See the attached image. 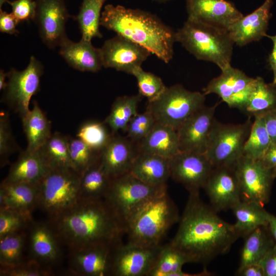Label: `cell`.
Returning a JSON list of instances; mask_svg holds the SVG:
<instances>
[{
    "mask_svg": "<svg viewBox=\"0 0 276 276\" xmlns=\"http://www.w3.org/2000/svg\"><path fill=\"white\" fill-rule=\"evenodd\" d=\"M113 134L104 122L88 121L80 125L77 137L93 150L101 153Z\"/></svg>",
    "mask_w": 276,
    "mask_h": 276,
    "instance_id": "ab89813d",
    "label": "cell"
},
{
    "mask_svg": "<svg viewBox=\"0 0 276 276\" xmlns=\"http://www.w3.org/2000/svg\"><path fill=\"white\" fill-rule=\"evenodd\" d=\"M179 219L177 208L167 192L158 195L143 204L126 222L127 242L148 247L158 246Z\"/></svg>",
    "mask_w": 276,
    "mask_h": 276,
    "instance_id": "277c9868",
    "label": "cell"
},
{
    "mask_svg": "<svg viewBox=\"0 0 276 276\" xmlns=\"http://www.w3.org/2000/svg\"><path fill=\"white\" fill-rule=\"evenodd\" d=\"M39 151L51 168L73 169L70 155L69 137L57 132L52 133Z\"/></svg>",
    "mask_w": 276,
    "mask_h": 276,
    "instance_id": "d590c367",
    "label": "cell"
},
{
    "mask_svg": "<svg viewBox=\"0 0 276 276\" xmlns=\"http://www.w3.org/2000/svg\"><path fill=\"white\" fill-rule=\"evenodd\" d=\"M272 4L273 0H265L258 9L243 16L229 28L228 32L234 44L242 47L267 36Z\"/></svg>",
    "mask_w": 276,
    "mask_h": 276,
    "instance_id": "603a6c76",
    "label": "cell"
},
{
    "mask_svg": "<svg viewBox=\"0 0 276 276\" xmlns=\"http://www.w3.org/2000/svg\"><path fill=\"white\" fill-rule=\"evenodd\" d=\"M239 238L233 224L222 219L205 203L199 192L189 193L177 231L170 244L190 263H207L225 254Z\"/></svg>",
    "mask_w": 276,
    "mask_h": 276,
    "instance_id": "6da1fadb",
    "label": "cell"
},
{
    "mask_svg": "<svg viewBox=\"0 0 276 276\" xmlns=\"http://www.w3.org/2000/svg\"><path fill=\"white\" fill-rule=\"evenodd\" d=\"M51 169L39 150L20 152L3 182L38 185Z\"/></svg>",
    "mask_w": 276,
    "mask_h": 276,
    "instance_id": "d4e9b609",
    "label": "cell"
},
{
    "mask_svg": "<svg viewBox=\"0 0 276 276\" xmlns=\"http://www.w3.org/2000/svg\"><path fill=\"white\" fill-rule=\"evenodd\" d=\"M219 104L204 105L180 126L177 130L180 151L205 153Z\"/></svg>",
    "mask_w": 276,
    "mask_h": 276,
    "instance_id": "e0dca14e",
    "label": "cell"
},
{
    "mask_svg": "<svg viewBox=\"0 0 276 276\" xmlns=\"http://www.w3.org/2000/svg\"><path fill=\"white\" fill-rule=\"evenodd\" d=\"M205 95L192 91L180 84L167 87L156 100L148 102L146 110L157 123L168 125L175 130L190 117L203 107Z\"/></svg>",
    "mask_w": 276,
    "mask_h": 276,
    "instance_id": "52a82bcc",
    "label": "cell"
},
{
    "mask_svg": "<svg viewBox=\"0 0 276 276\" xmlns=\"http://www.w3.org/2000/svg\"><path fill=\"white\" fill-rule=\"evenodd\" d=\"M69 149L73 168L80 175L100 159V153L77 137H69Z\"/></svg>",
    "mask_w": 276,
    "mask_h": 276,
    "instance_id": "60d3db41",
    "label": "cell"
},
{
    "mask_svg": "<svg viewBox=\"0 0 276 276\" xmlns=\"http://www.w3.org/2000/svg\"><path fill=\"white\" fill-rule=\"evenodd\" d=\"M139 153L137 144L117 133L101 152L99 160L104 170L112 179L129 173Z\"/></svg>",
    "mask_w": 276,
    "mask_h": 276,
    "instance_id": "44dd1931",
    "label": "cell"
},
{
    "mask_svg": "<svg viewBox=\"0 0 276 276\" xmlns=\"http://www.w3.org/2000/svg\"><path fill=\"white\" fill-rule=\"evenodd\" d=\"M273 171L274 176L276 178V168H275L274 169H273Z\"/></svg>",
    "mask_w": 276,
    "mask_h": 276,
    "instance_id": "91938a15",
    "label": "cell"
},
{
    "mask_svg": "<svg viewBox=\"0 0 276 276\" xmlns=\"http://www.w3.org/2000/svg\"><path fill=\"white\" fill-rule=\"evenodd\" d=\"M271 144V140L262 116L255 117L244 147L243 155L260 160Z\"/></svg>",
    "mask_w": 276,
    "mask_h": 276,
    "instance_id": "f35d334b",
    "label": "cell"
},
{
    "mask_svg": "<svg viewBox=\"0 0 276 276\" xmlns=\"http://www.w3.org/2000/svg\"><path fill=\"white\" fill-rule=\"evenodd\" d=\"M27 240L24 231L0 238L1 268L14 267L23 262V252Z\"/></svg>",
    "mask_w": 276,
    "mask_h": 276,
    "instance_id": "74e56055",
    "label": "cell"
},
{
    "mask_svg": "<svg viewBox=\"0 0 276 276\" xmlns=\"http://www.w3.org/2000/svg\"><path fill=\"white\" fill-rule=\"evenodd\" d=\"M153 1L157 2H159V3H163V2H168L171 0H153Z\"/></svg>",
    "mask_w": 276,
    "mask_h": 276,
    "instance_id": "680465c9",
    "label": "cell"
},
{
    "mask_svg": "<svg viewBox=\"0 0 276 276\" xmlns=\"http://www.w3.org/2000/svg\"><path fill=\"white\" fill-rule=\"evenodd\" d=\"M235 166L214 167L203 188L217 212L232 209L241 200Z\"/></svg>",
    "mask_w": 276,
    "mask_h": 276,
    "instance_id": "ac0fdd59",
    "label": "cell"
},
{
    "mask_svg": "<svg viewBox=\"0 0 276 276\" xmlns=\"http://www.w3.org/2000/svg\"><path fill=\"white\" fill-rule=\"evenodd\" d=\"M100 25L144 48L166 63L173 58L176 32L148 12L107 4L102 12Z\"/></svg>",
    "mask_w": 276,
    "mask_h": 276,
    "instance_id": "3957f363",
    "label": "cell"
},
{
    "mask_svg": "<svg viewBox=\"0 0 276 276\" xmlns=\"http://www.w3.org/2000/svg\"><path fill=\"white\" fill-rule=\"evenodd\" d=\"M30 229L28 236L30 259L51 268L60 257V239L49 222L33 221Z\"/></svg>",
    "mask_w": 276,
    "mask_h": 276,
    "instance_id": "7402d4cb",
    "label": "cell"
},
{
    "mask_svg": "<svg viewBox=\"0 0 276 276\" xmlns=\"http://www.w3.org/2000/svg\"><path fill=\"white\" fill-rule=\"evenodd\" d=\"M167 186L146 183L130 172L111 179L104 199L125 224L143 204L156 196L167 192Z\"/></svg>",
    "mask_w": 276,
    "mask_h": 276,
    "instance_id": "ba28073f",
    "label": "cell"
},
{
    "mask_svg": "<svg viewBox=\"0 0 276 276\" xmlns=\"http://www.w3.org/2000/svg\"><path fill=\"white\" fill-rule=\"evenodd\" d=\"M253 122L224 124L215 121L205 152L213 166H234L243 155Z\"/></svg>",
    "mask_w": 276,
    "mask_h": 276,
    "instance_id": "9c48e42d",
    "label": "cell"
},
{
    "mask_svg": "<svg viewBox=\"0 0 276 276\" xmlns=\"http://www.w3.org/2000/svg\"><path fill=\"white\" fill-rule=\"evenodd\" d=\"M236 274L241 276H265L263 269L260 264L247 265L237 271Z\"/></svg>",
    "mask_w": 276,
    "mask_h": 276,
    "instance_id": "f5cc1de1",
    "label": "cell"
},
{
    "mask_svg": "<svg viewBox=\"0 0 276 276\" xmlns=\"http://www.w3.org/2000/svg\"><path fill=\"white\" fill-rule=\"evenodd\" d=\"M33 222L32 217L9 209H0V238L23 231Z\"/></svg>",
    "mask_w": 276,
    "mask_h": 276,
    "instance_id": "ee69618b",
    "label": "cell"
},
{
    "mask_svg": "<svg viewBox=\"0 0 276 276\" xmlns=\"http://www.w3.org/2000/svg\"><path fill=\"white\" fill-rule=\"evenodd\" d=\"M260 160L267 168L273 170L276 168V143L271 144Z\"/></svg>",
    "mask_w": 276,
    "mask_h": 276,
    "instance_id": "816d5d0a",
    "label": "cell"
},
{
    "mask_svg": "<svg viewBox=\"0 0 276 276\" xmlns=\"http://www.w3.org/2000/svg\"><path fill=\"white\" fill-rule=\"evenodd\" d=\"M267 36L273 42V49L269 57V62L273 74L272 83L276 84V35Z\"/></svg>",
    "mask_w": 276,
    "mask_h": 276,
    "instance_id": "db71d44e",
    "label": "cell"
},
{
    "mask_svg": "<svg viewBox=\"0 0 276 276\" xmlns=\"http://www.w3.org/2000/svg\"><path fill=\"white\" fill-rule=\"evenodd\" d=\"M9 0H0V10H2V7L5 3H8Z\"/></svg>",
    "mask_w": 276,
    "mask_h": 276,
    "instance_id": "6f0895ef",
    "label": "cell"
},
{
    "mask_svg": "<svg viewBox=\"0 0 276 276\" xmlns=\"http://www.w3.org/2000/svg\"><path fill=\"white\" fill-rule=\"evenodd\" d=\"M21 121L27 140L26 149L30 151L39 150L52 134L51 122L35 101L32 108Z\"/></svg>",
    "mask_w": 276,
    "mask_h": 276,
    "instance_id": "f546056e",
    "label": "cell"
},
{
    "mask_svg": "<svg viewBox=\"0 0 276 276\" xmlns=\"http://www.w3.org/2000/svg\"><path fill=\"white\" fill-rule=\"evenodd\" d=\"M49 222L69 249L100 243L114 246L125 234L124 222L104 198L79 199Z\"/></svg>",
    "mask_w": 276,
    "mask_h": 276,
    "instance_id": "7a4b0ae2",
    "label": "cell"
},
{
    "mask_svg": "<svg viewBox=\"0 0 276 276\" xmlns=\"http://www.w3.org/2000/svg\"><path fill=\"white\" fill-rule=\"evenodd\" d=\"M137 145L140 152L155 154L169 159L180 152L177 130L157 122Z\"/></svg>",
    "mask_w": 276,
    "mask_h": 276,
    "instance_id": "83f0119b",
    "label": "cell"
},
{
    "mask_svg": "<svg viewBox=\"0 0 276 276\" xmlns=\"http://www.w3.org/2000/svg\"><path fill=\"white\" fill-rule=\"evenodd\" d=\"M212 79L203 89L205 95H217L231 108L242 110L252 90L255 78L229 65Z\"/></svg>",
    "mask_w": 276,
    "mask_h": 276,
    "instance_id": "7c38bea8",
    "label": "cell"
},
{
    "mask_svg": "<svg viewBox=\"0 0 276 276\" xmlns=\"http://www.w3.org/2000/svg\"><path fill=\"white\" fill-rule=\"evenodd\" d=\"M8 79V72H5L4 70L1 69L0 70V90H4L7 85V81L6 79Z\"/></svg>",
    "mask_w": 276,
    "mask_h": 276,
    "instance_id": "9f6ffc18",
    "label": "cell"
},
{
    "mask_svg": "<svg viewBox=\"0 0 276 276\" xmlns=\"http://www.w3.org/2000/svg\"><path fill=\"white\" fill-rule=\"evenodd\" d=\"M132 75L136 79L139 94L146 98L148 102L157 99L167 88L160 77L151 72L145 71L142 67L136 68Z\"/></svg>",
    "mask_w": 276,
    "mask_h": 276,
    "instance_id": "b9f144b4",
    "label": "cell"
},
{
    "mask_svg": "<svg viewBox=\"0 0 276 276\" xmlns=\"http://www.w3.org/2000/svg\"><path fill=\"white\" fill-rule=\"evenodd\" d=\"M237 271L253 264H260L275 241L268 226L260 227L245 238Z\"/></svg>",
    "mask_w": 276,
    "mask_h": 276,
    "instance_id": "4dcf8cb0",
    "label": "cell"
},
{
    "mask_svg": "<svg viewBox=\"0 0 276 276\" xmlns=\"http://www.w3.org/2000/svg\"><path fill=\"white\" fill-rule=\"evenodd\" d=\"M231 210L236 218L234 227L239 237L245 238L257 228L268 226L270 213L259 203L240 200Z\"/></svg>",
    "mask_w": 276,
    "mask_h": 276,
    "instance_id": "f1b7e54d",
    "label": "cell"
},
{
    "mask_svg": "<svg viewBox=\"0 0 276 276\" xmlns=\"http://www.w3.org/2000/svg\"><path fill=\"white\" fill-rule=\"evenodd\" d=\"M53 273L51 268L29 259L14 267L1 268L0 275L5 276H49Z\"/></svg>",
    "mask_w": 276,
    "mask_h": 276,
    "instance_id": "bcb514c9",
    "label": "cell"
},
{
    "mask_svg": "<svg viewBox=\"0 0 276 276\" xmlns=\"http://www.w3.org/2000/svg\"><path fill=\"white\" fill-rule=\"evenodd\" d=\"M260 116L263 119L271 144L276 143V108Z\"/></svg>",
    "mask_w": 276,
    "mask_h": 276,
    "instance_id": "f907efd6",
    "label": "cell"
},
{
    "mask_svg": "<svg viewBox=\"0 0 276 276\" xmlns=\"http://www.w3.org/2000/svg\"><path fill=\"white\" fill-rule=\"evenodd\" d=\"M188 18L225 29L243 16L235 6L225 0H186Z\"/></svg>",
    "mask_w": 276,
    "mask_h": 276,
    "instance_id": "ffe728a7",
    "label": "cell"
},
{
    "mask_svg": "<svg viewBox=\"0 0 276 276\" xmlns=\"http://www.w3.org/2000/svg\"><path fill=\"white\" fill-rule=\"evenodd\" d=\"M43 72V64L34 56L30 57L24 70L11 68L7 72V85L3 90L2 100L21 119L29 111L32 97L39 91Z\"/></svg>",
    "mask_w": 276,
    "mask_h": 276,
    "instance_id": "30bf717a",
    "label": "cell"
},
{
    "mask_svg": "<svg viewBox=\"0 0 276 276\" xmlns=\"http://www.w3.org/2000/svg\"><path fill=\"white\" fill-rule=\"evenodd\" d=\"M107 0H82L79 11L75 17L81 39L91 41L96 37L102 38L100 31L102 7Z\"/></svg>",
    "mask_w": 276,
    "mask_h": 276,
    "instance_id": "836d02e7",
    "label": "cell"
},
{
    "mask_svg": "<svg viewBox=\"0 0 276 276\" xmlns=\"http://www.w3.org/2000/svg\"><path fill=\"white\" fill-rule=\"evenodd\" d=\"M80 175L71 168H51L38 187V205L49 218L73 206L79 199Z\"/></svg>",
    "mask_w": 276,
    "mask_h": 276,
    "instance_id": "8992f818",
    "label": "cell"
},
{
    "mask_svg": "<svg viewBox=\"0 0 276 276\" xmlns=\"http://www.w3.org/2000/svg\"><path fill=\"white\" fill-rule=\"evenodd\" d=\"M103 66L132 75L151 54L139 44L117 35L100 48Z\"/></svg>",
    "mask_w": 276,
    "mask_h": 276,
    "instance_id": "2e32d148",
    "label": "cell"
},
{
    "mask_svg": "<svg viewBox=\"0 0 276 276\" xmlns=\"http://www.w3.org/2000/svg\"><path fill=\"white\" fill-rule=\"evenodd\" d=\"M156 122L147 110L137 113L129 121L125 130L126 136L132 142L138 144L151 131Z\"/></svg>",
    "mask_w": 276,
    "mask_h": 276,
    "instance_id": "7bdbcfd3",
    "label": "cell"
},
{
    "mask_svg": "<svg viewBox=\"0 0 276 276\" xmlns=\"http://www.w3.org/2000/svg\"><path fill=\"white\" fill-rule=\"evenodd\" d=\"M34 21L42 42L49 48L59 47L67 38L66 24L72 17L64 0H37Z\"/></svg>",
    "mask_w": 276,
    "mask_h": 276,
    "instance_id": "5bb4252c",
    "label": "cell"
},
{
    "mask_svg": "<svg viewBox=\"0 0 276 276\" xmlns=\"http://www.w3.org/2000/svg\"><path fill=\"white\" fill-rule=\"evenodd\" d=\"M170 177L189 193L203 189L213 169L204 153L180 151L169 159Z\"/></svg>",
    "mask_w": 276,
    "mask_h": 276,
    "instance_id": "9a60e30c",
    "label": "cell"
},
{
    "mask_svg": "<svg viewBox=\"0 0 276 276\" xmlns=\"http://www.w3.org/2000/svg\"><path fill=\"white\" fill-rule=\"evenodd\" d=\"M38 205V185L2 182L0 209H12L30 217Z\"/></svg>",
    "mask_w": 276,
    "mask_h": 276,
    "instance_id": "484cf974",
    "label": "cell"
},
{
    "mask_svg": "<svg viewBox=\"0 0 276 276\" xmlns=\"http://www.w3.org/2000/svg\"><path fill=\"white\" fill-rule=\"evenodd\" d=\"M260 264L265 276H276V243L269 250Z\"/></svg>",
    "mask_w": 276,
    "mask_h": 276,
    "instance_id": "681fc988",
    "label": "cell"
},
{
    "mask_svg": "<svg viewBox=\"0 0 276 276\" xmlns=\"http://www.w3.org/2000/svg\"><path fill=\"white\" fill-rule=\"evenodd\" d=\"M12 13L19 23L34 21L37 10V0H14L8 2Z\"/></svg>",
    "mask_w": 276,
    "mask_h": 276,
    "instance_id": "7dc6e473",
    "label": "cell"
},
{
    "mask_svg": "<svg viewBox=\"0 0 276 276\" xmlns=\"http://www.w3.org/2000/svg\"><path fill=\"white\" fill-rule=\"evenodd\" d=\"M241 194V200L264 206L270 199L275 178L273 170L265 167L260 160L242 155L235 166Z\"/></svg>",
    "mask_w": 276,
    "mask_h": 276,
    "instance_id": "8fae6325",
    "label": "cell"
},
{
    "mask_svg": "<svg viewBox=\"0 0 276 276\" xmlns=\"http://www.w3.org/2000/svg\"><path fill=\"white\" fill-rule=\"evenodd\" d=\"M160 246L148 247L121 242L116 244L112 249L111 275L149 276Z\"/></svg>",
    "mask_w": 276,
    "mask_h": 276,
    "instance_id": "4fadbf2b",
    "label": "cell"
},
{
    "mask_svg": "<svg viewBox=\"0 0 276 276\" xmlns=\"http://www.w3.org/2000/svg\"><path fill=\"white\" fill-rule=\"evenodd\" d=\"M59 47L60 55L75 70L95 73L103 67L100 48L95 47L91 41L81 39L74 42L67 38Z\"/></svg>",
    "mask_w": 276,
    "mask_h": 276,
    "instance_id": "cb8c5ba5",
    "label": "cell"
},
{
    "mask_svg": "<svg viewBox=\"0 0 276 276\" xmlns=\"http://www.w3.org/2000/svg\"><path fill=\"white\" fill-rule=\"evenodd\" d=\"M8 112L2 111L0 114V158L1 167L8 163L10 155L16 150Z\"/></svg>",
    "mask_w": 276,
    "mask_h": 276,
    "instance_id": "f6af8a7d",
    "label": "cell"
},
{
    "mask_svg": "<svg viewBox=\"0 0 276 276\" xmlns=\"http://www.w3.org/2000/svg\"><path fill=\"white\" fill-rule=\"evenodd\" d=\"M19 24L12 13L0 10V31L11 35H17L19 31L17 25Z\"/></svg>",
    "mask_w": 276,
    "mask_h": 276,
    "instance_id": "c3c4849f",
    "label": "cell"
},
{
    "mask_svg": "<svg viewBox=\"0 0 276 276\" xmlns=\"http://www.w3.org/2000/svg\"><path fill=\"white\" fill-rule=\"evenodd\" d=\"M276 108V84L255 78L252 90L242 111L250 117L260 116Z\"/></svg>",
    "mask_w": 276,
    "mask_h": 276,
    "instance_id": "d6a6232c",
    "label": "cell"
},
{
    "mask_svg": "<svg viewBox=\"0 0 276 276\" xmlns=\"http://www.w3.org/2000/svg\"><path fill=\"white\" fill-rule=\"evenodd\" d=\"M142 97L139 94L120 96L114 101L109 114L104 121L113 134L120 130L125 131L130 120L138 113V105Z\"/></svg>",
    "mask_w": 276,
    "mask_h": 276,
    "instance_id": "e575fe53",
    "label": "cell"
},
{
    "mask_svg": "<svg viewBox=\"0 0 276 276\" xmlns=\"http://www.w3.org/2000/svg\"><path fill=\"white\" fill-rule=\"evenodd\" d=\"M130 173L149 185L167 186L170 177L169 159L155 154L140 152Z\"/></svg>",
    "mask_w": 276,
    "mask_h": 276,
    "instance_id": "4316f807",
    "label": "cell"
},
{
    "mask_svg": "<svg viewBox=\"0 0 276 276\" xmlns=\"http://www.w3.org/2000/svg\"><path fill=\"white\" fill-rule=\"evenodd\" d=\"M175 37L197 59L213 62L220 70L231 65L234 43L227 30L188 18Z\"/></svg>",
    "mask_w": 276,
    "mask_h": 276,
    "instance_id": "5b68a950",
    "label": "cell"
},
{
    "mask_svg": "<svg viewBox=\"0 0 276 276\" xmlns=\"http://www.w3.org/2000/svg\"><path fill=\"white\" fill-rule=\"evenodd\" d=\"M111 179L104 170L99 160L80 175L79 199L105 198Z\"/></svg>",
    "mask_w": 276,
    "mask_h": 276,
    "instance_id": "1f68e13d",
    "label": "cell"
},
{
    "mask_svg": "<svg viewBox=\"0 0 276 276\" xmlns=\"http://www.w3.org/2000/svg\"><path fill=\"white\" fill-rule=\"evenodd\" d=\"M190 263L188 257L169 243L160 246L155 265L149 276H174Z\"/></svg>",
    "mask_w": 276,
    "mask_h": 276,
    "instance_id": "8d00e7d4",
    "label": "cell"
},
{
    "mask_svg": "<svg viewBox=\"0 0 276 276\" xmlns=\"http://www.w3.org/2000/svg\"><path fill=\"white\" fill-rule=\"evenodd\" d=\"M113 246L100 243L70 249L71 272L81 276L111 275Z\"/></svg>",
    "mask_w": 276,
    "mask_h": 276,
    "instance_id": "d6986e66",
    "label": "cell"
},
{
    "mask_svg": "<svg viewBox=\"0 0 276 276\" xmlns=\"http://www.w3.org/2000/svg\"><path fill=\"white\" fill-rule=\"evenodd\" d=\"M268 227L273 239L276 243V216L270 214Z\"/></svg>",
    "mask_w": 276,
    "mask_h": 276,
    "instance_id": "11a10c76",
    "label": "cell"
}]
</instances>
